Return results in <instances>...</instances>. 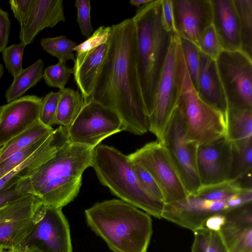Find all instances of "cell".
<instances>
[{
	"label": "cell",
	"mask_w": 252,
	"mask_h": 252,
	"mask_svg": "<svg viewBox=\"0 0 252 252\" xmlns=\"http://www.w3.org/2000/svg\"><path fill=\"white\" fill-rule=\"evenodd\" d=\"M109 45L91 100L115 111L126 130H149L137 68L136 29L132 18L110 27Z\"/></svg>",
	"instance_id": "cell-1"
},
{
	"label": "cell",
	"mask_w": 252,
	"mask_h": 252,
	"mask_svg": "<svg viewBox=\"0 0 252 252\" xmlns=\"http://www.w3.org/2000/svg\"><path fill=\"white\" fill-rule=\"evenodd\" d=\"M85 215L88 226L113 252H147L153 228L146 212L113 199L96 202Z\"/></svg>",
	"instance_id": "cell-2"
},
{
	"label": "cell",
	"mask_w": 252,
	"mask_h": 252,
	"mask_svg": "<svg viewBox=\"0 0 252 252\" xmlns=\"http://www.w3.org/2000/svg\"><path fill=\"white\" fill-rule=\"evenodd\" d=\"M136 32L137 68L149 116L154 107L158 83L173 37L162 19L161 0L138 8L132 18Z\"/></svg>",
	"instance_id": "cell-3"
},
{
	"label": "cell",
	"mask_w": 252,
	"mask_h": 252,
	"mask_svg": "<svg viewBox=\"0 0 252 252\" xmlns=\"http://www.w3.org/2000/svg\"><path fill=\"white\" fill-rule=\"evenodd\" d=\"M94 149L69 142L33 171L30 176L33 193L43 205L62 208L77 197Z\"/></svg>",
	"instance_id": "cell-4"
},
{
	"label": "cell",
	"mask_w": 252,
	"mask_h": 252,
	"mask_svg": "<svg viewBox=\"0 0 252 252\" xmlns=\"http://www.w3.org/2000/svg\"><path fill=\"white\" fill-rule=\"evenodd\" d=\"M91 167L101 184L120 199L149 215L162 218L164 203L145 189L127 156L114 147L99 145L94 149Z\"/></svg>",
	"instance_id": "cell-5"
},
{
	"label": "cell",
	"mask_w": 252,
	"mask_h": 252,
	"mask_svg": "<svg viewBox=\"0 0 252 252\" xmlns=\"http://www.w3.org/2000/svg\"><path fill=\"white\" fill-rule=\"evenodd\" d=\"M177 106L182 115L188 140L197 146L226 135L225 115L200 97L189 76L178 40L176 50Z\"/></svg>",
	"instance_id": "cell-6"
},
{
	"label": "cell",
	"mask_w": 252,
	"mask_h": 252,
	"mask_svg": "<svg viewBox=\"0 0 252 252\" xmlns=\"http://www.w3.org/2000/svg\"><path fill=\"white\" fill-rule=\"evenodd\" d=\"M127 157L153 177L162 192L164 204L189 195L179 171L162 143L157 140L150 142Z\"/></svg>",
	"instance_id": "cell-7"
},
{
	"label": "cell",
	"mask_w": 252,
	"mask_h": 252,
	"mask_svg": "<svg viewBox=\"0 0 252 252\" xmlns=\"http://www.w3.org/2000/svg\"><path fill=\"white\" fill-rule=\"evenodd\" d=\"M216 63L227 109H252V58L242 50H222Z\"/></svg>",
	"instance_id": "cell-8"
},
{
	"label": "cell",
	"mask_w": 252,
	"mask_h": 252,
	"mask_svg": "<svg viewBox=\"0 0 252 252\" xmlns=\"http://www.w3.org/2000/svg\"><path fill=\"white\" fill-rule=\"evenodd\" d=\"M124 130L125 126L115 111L91 100L84 102L67 133L71 142L95 148L106 137Z\"/></svg>",
	"instance_id": "cell-9"
},
{
	"label": "cell",
	"mask_w": 252,
	"mask_h": 252,
	"mask_svg": "<svg viewBox=\"0 0 252 252\" xmlns=\"http://www.w3.org/2000/svg\"><path fill=\"white\" fill-rule=\"evenodd\" d=\"M161 143L179 171L189 195L193 194L201 186L197 165L198 146L188 140L184 120L177 106Z\"/></svg>",
	"instance_id": "cell-10"
},
{
	"label": "cell",
	"mask_w": 252,
	"mask_h": 252,
	"mask_svg": "<svg viewBox=\"0 0 252 252\" xmlns=\"http://www.w3.org/2000/svg\"><path fill=\"white\" fill-rule=\"evenodd\" d=\"M43 205L34 194H27L0 208V252L21 246L32 232L36 213Z\"/></svg>",
	"instance_id": "cell-11"
},
{
	"label": "cell",
	"mask_w": 252,
	"mask_h": 252,
	"mask_svg": "<svg viewBox=\"0 0 252 252\" xmlns=\"http://www.w3.org/2000/svg\"><path fill=\"white\" fill-rule=\"evenodd\" d=\"M62 209L43 205L32 232L22 245L34 246L41 252H72L69 225Z\"/></svg>",
	"instance_id": "cell-12"
},
{
	"label": "cell",
	"mask_w": 252,
	"mask_h": 252,
	"mask_svg": "<svg viewBox=\"0 0 252 252\" xmlns=\"http://www.w3.org/2000/svg\"><path fill=\"white\" fill-rule=\"evenodd\" d=\"M178 37L172 39L167 57L160 76L154 109L149 116V131L162 142L163 135L172 113L177 106L176 79V50Z\"/></svg>",
	"instance_id": "cell-13"
},
{
	"label": "cell",
	"mask_w": 252,
	"mask_h": 252,
	"mask_svg": "<svg viewBox=\"0 0 252 252\" xmlns=\"http://www.w3.org/2000/svg\"><path fill=\"white\" fill-rule=\"evenodd\" d=\"M229 210L227 199L213 201L190 194L184 199L164 204L161 218L194 232L204 227L211 216L224 214Z\"/></svg>",
	"instance_id": "cell-14"
},
{
	"label": "cell",
	"mask_w": 252,
	"mask_h": 252,
	"mask_svg": "<svg viewBox=\"0 0 252 252\" xmlns=\"http://www.w3.org/2000/svg\"><path fill=\"white\" fill-rule=\"evenodd\" d=\"M42 99L27 95L0 106V147L39 121Z\"/></svg>",
	"instance_id": "cell-15"
},
{
	"label": "cell",
	"mask_w": 252,
	"mask_h": 252,
	"mask_svg": "<svg viewBox=\"0 0 252 252\" xmlns=\"http://www.w3.org/2000/svg\"><path fill=\"white\" fill-rule=\"evenodd\" d=\"M172 2L177 36L198 47L203 33L212 24L210 0H172Z\"/></svg>",
	"instance_id": "cell-16"
},
{
	"label": "cell",
	"mask_w": 252,
	"mask_h": 252,
	"mask_svg": "<svg viewBox=\"0 0 252 252\" xmlns=\"http://www.w3.org/2000/svg\"><path fill=\"white\" fill-rule=\"evenodd\" d=\"M232 160L231 143L225 136L198 146L197 165L201 186L228 180Z\"/></svg>",
	"instance_id": "cell-17"
},
{
	"label": "cell",
	"mask_w": 252,
	"mask_h": 252,
	"mask_svg": "<svg viewBox=\"0 0 252 252\" xmlns=\"http://www.w3.org/2000/svg\"><path fill=\"white\" fill-rule=\"evenodd\" d=\"M69 142L66 128L60 126L54 129L31 156L0 179V190L30 177L37 168Z\"/></svg>",
	"instance_id": "cell-18"
},
{
	"label": "cell",
	"mask_w": 252,
	"mask_h": 252,
	"mask_svg": "<svg viewBox=\"0 0 252 252\" xmlns=\"http://www.w3.org/2000/svg\"><path fill=\"white\" fill-rule=\"evenodd\" d=\"M210 1L212 25L222 50H242L240 22L233 0Z\"/></svg>",
	"instance_id": "cell-19"
},
{
	"label": "cell",
	"mask_w": 252,
	"mask_h": 252,
	"mask_svg": "<svg viewBox=\"0 0 252 252\" xmlns=\"http://www.w3.org/2000/svg\"><path fill=\"white\" fill-rule=\"evenodd\" d=\"M65 21L63 0H33L28 19L20 25L21 42L31 44L41 31Z\"/></svg>",
	"instance_id": "cell-20"
},
{
	"label": "cell",
	"mask_w": 252,
	"mask_h": 252,
	"mask_svg": "<svg viewBox=\"0 0 252 252\" xmlns=\"http://www.w3.org/2000/svg\"><path fill=\"white\" fill-rule=\"evenodd\" d=\"M109 45L108 42L82 55H76L73 69L74 80L84 102L91 100Z\"/></svg>",
	"instance_id": "cell-21"
},
{
	"label": "cell",
	"mask_w": 252,
	"mask_h": 252,
	"mask_svg": "<svg viewBox=\"0 0 252 252\" xmlns=\"http://www.w3.org/2000/svg\"><path fill=\"white\" fill-rule=\"evenodd\" d=\"M197 92L203 100L222 112L225 117L227 104L216 60L201 52Z\"/></svg>",
	"instance_id": "cell-22"
},
{
	"label": "cell",
	"mask_w": 252,
	"mask_h": 252,
	"mask_svg": "<svg viewBox=\"0 0 252 252\" xmlns=\"http://www.w3.org/2000/svg\"><path fill=\"white\" fill-rule=\"evenodd\" d=\"M225 122V137L231 143L252 138V109L228 108Z\"/></svg>",
	"instance_id": "cell-23"
},
{
	"label": "cell",
	"mask_w": 252,
	"mask_h": 252,
	"mask_svg": "<svg viewBox=\"0 0 252 252\" xmlns=\"http://www.w3.org/2000/svg\"><path fill=\"white\" fill-rule=\"evenodd\" d=\"M60 96L55 119V125L68 129L75 120L84 105V99L79 91L64 88L60 90Z\"/></svg>",
	"instance_id": "cell-24"
},
{
	"label": "cell",
	"mask_w": 252,
	"mask_h": 252,
	"mask_svg": "<svg viewBox=\"0 0 252 252\" xmlns=\"http://www.w3.org/2000/svg\"><path fill=\"white\" fill-rule=\"evenodd\" d=\"M44 65L43 61L38 59L14 77L5 92L7 103L21 97L29 89L36 85L43 78Z\"/></svg>",
	"instance_id": "cell-25"
},
{
	"label": "cell",
	"mask_w": 252,
	"mask_h": 252,
	"mask_svg": "<svg viewBox=\"0 0 252 252\" xmlns=\"http://www.w3.org/2000/svg\"><path fill=\"white\" fill-rule=\"evenodd\" d=\"M54 130L52 126H47L38 121L1 147L0 163L13 154L32 145L51 134Z\"/></svg>",
	"instance_id": "cell-26"
},
{
	"label": "cell",
	"mask_w": 252,
	"mask_h": 252,
	"mask_svg": "<svg viewBox=\"0 0 252 252\" xmlns=\"http://www.w3.org/2000/svg\"><path fill=\"white\" fill-rule=\"evenodd\" d=\"M219 232L228 252H252V226L225 222Z\"/></svg>",
	"instance_id": "cell-27"
},
{
	"label": "cell",
	"mask_w": 252,
	"mask_h": 252,
	"mask_svg": "<svg viewBox=\"0 0 252 252\" xmlns=\"http://www.w3.org/2000/svg\"><path fill=\"white\" fill-rule=\"evenodd\" d=\"M232 160L229 180H237L252 173V138L231 143Z\"/></svg>",
	"instance_id": "cell-28"
},
{
	"label": "cell",
	"mask_w": 252,
	"mask_h": 252,
	"mask_svg": "<svg viewBox=\"0 0 252 252\" xmlns=\"http://www.w3.org/2000/svg\"><path fill=\"white\" fill-rule=\"evenodd\" d=\"M239 17L242 51L252 58V0H233Z\"/></svg>",
	"instance_id": "cell-29"
},
{
	"label": "cell",
	"mask_w": 252,
	"mask_h": 252,
	"mask_svg": "<svg viewBox=\"0 0 252 252\" xmlns=\"http://www.w3.org/2000/svg\"><path fill=\"white\" fill-rule=\"evenodd\" d=\"M245 189L238 181L228 179L212 185L201 186L192 194L210 200H224L239 193Z\"/></svg>",
	"instance_id": "cell-30"
},
{
	"label": "cell",
	"mask_w": 252,
	"mask_h": 252,
	"mask_svg": "<svg viewBox=\"0 0 252 252\" xmlns=\"http://www.w3.org/2000/svg\"><path fill=\"white\" fill-rule=\"evenodd\" d=\"M191 252H228L219 231L204 227L194 232Z\"/></svg>",
	"instance_id": "cell-31"
},
{
	"label": "cell",
	"mask_w": 252,
	"mask_h": 252,
	"mask_svg": "<svg viewBox=\"0 0 252 252\" xmlns=\"http://www.w3.org/2000/svg\"><path fill=\"white\" fill-rule=\"evenodd\" d=\"M40 44L46 52L57 58L60 62L65 63L68 60L75 61L73 50L76 43L65 36L42 38Z\"/></svg>",
	"instance_id": "cell-32"
},
{
	"label": "cell",
	"mask_w": 252,
	"mask_h": 252,
	"mask_svg": "<svg viewBox=\"0 0 252 252\" xmlns=\"http://www.w3.org/2000/svg\"><path fill=\"white\" fill-rule=\"evenodd\" d=\"M178 38L189 76L197 91L200 65L199 49L191 41L183 37Z\"/></svg>",
	"instance_id": "cell-33"
},
{
	"label": "cell",
	"mask_w": 252,
	"mask_h": 252,
	"mask_svg": "<svg viewBox=\"0 0 252 252\" xmlns=\"http://www.w3.org/2000/svg\"><path fill=\"white\" fill-rule=\"evenodd\" d=\"M72 73V68H68L65 63L59 61L57 64L45 68L43 78L48 86L61 90L65 88Z\"/></svg>",
	"instance_id": "cell-34"
},
{
	"label": "cell",
	"mask_w": 252,
	"mask_h": 252,
	"mask_svg": "<svg viewBox=\"0 0 252 252\" xmlns=\"http://www.w3.org/2000/svg\"><path fill=\"white\" fill-rule=\"evenodd\" d=\"M46 135L26 148L18 151L0 163V179L31 156L46 140Z\"/></svg>",
	"instance_id": "cell-35"
},
{
	"label": "cell",
	"mask_w": 252,
	"mask_h": 252,
	"mask_svg": "<svg viewBox=\"0 0 252 252\" xmlns=\"http://www.w3.org/2000/svg\"><path fill=\"white\" fill-rule=\"evenodd\" d=\"M26 45L21 42L6 47L2 51V58L6 69L14 77L23 70L22 59Z\"/></svg>",
	"instance_id": "cell-36"
},
{
	"label": "cell",
	"mask_w": 252,
	"mask_h": 252,
	"mask_svg": "<svg viewBox=\"0 0 252 252\" xmlns=\"http://www.w3.org/2000/svg\"><path fill=\"white\" fill-rule=\"evenodd\" d=\"M30 193L33 194L30 177H28L0 190V208Z\"/></svg>",
	"instance_id": "cell-37"
},
{
	"label": "cell",
	"mask_w": 252,
	"mask_h": 252,
	"mask_svg": "<svg viewBox=\"0 0 252 252\" xmlns=\"http://www.w3.org/2000/svg\"><path fill=\"white\" fill-rule=\"evenodd\" d=\"M60 93L51 92L43 97L39 122L47 126L55 125V119Z\"/></svg>",
	"instance_id": "cell-38"
},
{
	"label": "cell",
	"mask_w": 252,
	"mask_h": 252,
	"mask_svg": "<svg viewBox=\"0 0 252 252\" xmlns=\"http://www.w3.org/2000/svg\"><path fill=\"white\" fill-rule=\"evenodd\" d=\"M110 31V27H99L87 40L76 46L73 50L74 51L76 52V55H84L100 45L108 42Z\"/></svg>",
	"instance_id": "cell-39"
},
{
	"label": "cell",
	"mask_w": 252,
	"mask_h": 252,
	"mask_svg": "<svg viewBox=\"0 0 252 252\" xmlns=\"http://www.w3.org/2000/svg\"><path fill=\"white\" fill-rule=\"evenodd\" d=\"M198 47L200 52L216 60L222 51L217 34L212 24L203 33Z\"/></svg>",
	"instance_id": "cell-40"
},
{
	"label": "cell",
	"mask_w": 252,
	"mask_h": 252,
	"mask_svg": "<svg viewBox=\"0 0 252 252\" xmlns=\"http://www.w3.org/2000/svg\"><path fill=\"white\" fill-rule=\"evenodd\" d=\"M75 6L77 10L76 21L81 33L89 37L93 32L91 22V3L89 0H77Z\"/></svg>",
	"instance_id": "cell-41"
},
{
	"label": "cell",
	"mask_w": 252,
	"mask_h": 252,
	"mask_svg": "<svg viewBox=\"0 0 252 252\" xmlns=\"http://www.w3.org/2000/svg\"><path fill=\"white\" fill-rule=\"evenodd\" d=\"M131 163L140 183L145 189L156 199L164 202L162 192L151 175L138 164Z\"/></svg>",
	"instance_id": "cell-42"
},
{
	"label": "cell",
	"mask_w": 252,
	"mask_h": 252,
	"mask_svg": "<svg viewBox=\"0 0 252 252\" xmlns=\"http://www.w3.org/2000/svg\"><path fill=\"white\" fill-rule=\"evenodd\" d=\"M252 202L230 210L224 214L226 222L252 226Z\"/></svg>",
	"instance_id": "cell-43"
},
{
	"label": "cell",
	"mask_w": 252,
	"mask_h": 252,
	"mask_svg": "<svg viewBox=\"0 0 252 252\" xmlns=\"http://www.w3.org/2000/svg\"><path fill=\"white\" fill-rule=\"evenodd\" d=\"M15 18L23 24L28 19L33 0H10L8 1Z\"/></svg>",
	"instance_id": "cell-44"
},
{
	"label": "cell",
	"mask_w": 252,
	"mask_h": 252,
	"mask_svg": "<svg viewBox=\"0 0 252 252\" xmlns=\"http://www.w3.org/2000/svg\"><path fill=\"white\" fill-rule=\"evenodd\" d=\"M10 26L8 13L0 7V53L7 47Z\"/></svg>",
	"instance_id": "cell-45"
},
{
	"label": "cell",
	"mask_w": 252,
	"mask_h": 252,
	"mask_svg": "<svg viewBox=\"0 0 252 252\" xmlns=\"http://www.w3.org/2000/svg\"><path fill=\"white\" fill-rule=\"evenodd\" d=\"M161 5L164 25L169 32L173 34H176L172 0H161Z\"/></svg>",
	"instance_id": "cell-46"
},
{
	"label": "cell",
	"mask_w": 252,
	"mask_h": 252,
	"mask_svg": "<svg viewBox=\"0 0 252 252\" xmlns=\"http://www.w3.org/2000/svg\"><path fill=\"white\" fill-rule=\"evenodd\" d=\"M226 222L223 214H216L209 217L206 220L204 227L214 231H220Z\"/></svg>",
	"instance_id": "cell-47"
},
{
	"label": "cell",
	"mask_w": 252,
	"mask_h": 252,
	"mask_svg": "<svg viewBox=\"0 0 252 252\" xmlns=\"http://www.w3.org/2000/svg\"><path fill=\"white\" fill-rule=\"evenodd\" d=\"M7 252H41L35 246L29 245H21L14 248Z\"/></svg>",
	"instance_id": "cell-48"
},
{
	"label": "cell",
	"mask_w": 252,
	"mask_h": 252,
	"mask_svg": "<svg viewBox=\"0 0 252 252\" xmlns=\"http://www.w3.org/2000/svg\"><path fill=\"white\" fill-rule=\"evenodd\" d=\"M152 0H131L129 1V3L133 6H137L138 8L142 5L148 3Z\"/></svg>",
	"instance_id": "cell-49"
},
{
	"label": "cell",
	"mask_w": 252,
	"mask_h": 252,
	"mask_svg": "<svg viewBox=\"0 0 252 252\" xmlns=\"http://www.w3.org/2000/svg\"><path fill=\"white\" fill-rule=\"evenodd\" d=\"M4 72L3 67L2 64L0 63V79Z\"/></svg>",
	"instance_id": "cell-50"
},
{
	"label": "cell",
	"mask_w": 252,
	"mask_h": 252,
	"mask_svg": "<svg viewBox=\"0 0 252 252\" xmlns=\"http://www.w3.org/2000/svg\"><path fill=\"white\" fill-rule=\"evenodd\" d=\"M0 148H1V147H0Z\"/></svg>",
	"instance_id": "cell-51"
},
{
	"label": "cell",
	"mask_w": 252,
	"mask_h": 252,
	"mask_svg": "<svg viewBox=\"0 0 252 252\" xmlns=\"http://www.w3.org/2000/svg\"></svg>",
	"instance_id": "cell-52"
},
{
	"label": "cell",
	"mask_w": 252,
	"mask_h": 252,
	"mask_svg": "<svg viewBox=\"0 0 252 252\" xmlns=\"http://www.w3.org/2000/svg\"></svg>",
	"instance_id": "cell-53"
}]
</instances>
